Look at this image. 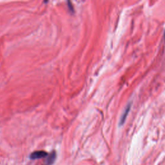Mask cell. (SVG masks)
I'll return each mask as SVG.
<instances>
[{
	"label": "cell",
	"mask_w": 165,
	"mask_h": 165,
	"mask_svg": "<svg viewBox=\"0 0 165 165\" xmlns=\"http://www.w3.org/2000/svg\"><path fill=\"white\" fill-rule=\"evenodd\" d=\"M48 154L43 150H40V151H35L32 152V154L30 155V158L31 159H41L45 158L46 156H48Z\"/></svg>",
	"instance_id": "cell-1"
},
{
	"label": "cell",
	"mask_w": 165,
	"mask_h": 165,
	"mask_svg": "<svg viewBox=\"0 0 165 165\" xmlns=\"http://www.w3.org/2000/svg\"><path fill=\"white\" fill-rule=\"evenodd\" d=\"M131 106H132V103H129L127 105V107H126V108H124V112L123 113V114L121 115L120 120H119V125L120 126L123 125L124 124V123L125 122V120H126V119H127V117L128 114L129 113L130 110Z\"/></svg>",
	"instance_id": "cell-2"
},
{
	"label": "cell",
	"mask_w": 165,
	"mask_h": 165,
	"mask_svg": "<svg viewBox=\"0 0 165 165\" xmlns=\"http://www.w3.org/2000/svg\"><path fill=\"white\" fill-rule=\"evenodd\" d=\"M56 152L53 151L51 152L49 155H48L45 161V165H52L56 160Z\"/></svg>",
	"instance_id": "cell-3"
},
{
	"label": "cell",
	"mask_w": 165,
	"mask_h": 165,
	"mask_svg": "<svg viewBox=\"0 0 165 165\" xmlns=\"http://www.w3.org/2000/svg\"><path fill=\"white\" fill-rule=\"evenodd\" d=\"M164 40H165V30H164Z\"/></svg>",
	"instance_id": "cell-4"
}]
</instances>
